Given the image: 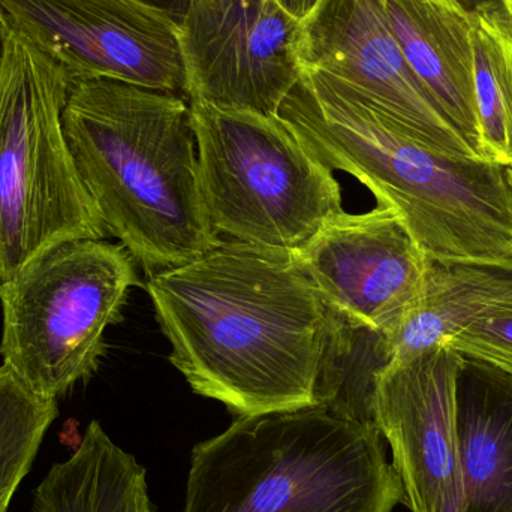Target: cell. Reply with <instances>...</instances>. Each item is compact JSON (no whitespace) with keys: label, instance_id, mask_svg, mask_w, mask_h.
Listing matches in <instances>:
<instances>
[{"label":"cell","instance_id":"obj_1","mask_svg":"<svg viewBox=\"0 0 512 512\" xmlns=\"http://www.w3.org/2000/svg\"><path fill=\"white\" fill-rule=\"evenodd\" d=\"M146 289L194 393L237 417L313 406L327 304L297 254L221 240Z\"/></svg>","mask_w":512,"mask_h":512},{"label":"cell","instance_id":"obj_2","mask_svg":"<svg viewBox=\"0 0 512 512\" xmlns=\"http://www.w3.org/2000/svg\"><path fill=\"white\" fill-rule=\"evenodd\" d=\"M277 117L330 171L360 180L438 264H511L508 167L418 140L354 87L303 69Z\"/></svg>","mask_w":512,"mask_h":512},{"label":"cell","instance_id":"obj_3","mask_svg":"<svg viewBox=\"0 0 512 512\" xmlns=\"http://www.w3.org/2000/svg\"><path fill=\"white\" fill-rule=\"evenodd\" d=\"M63 132L105 230L147 276L215 248L185 96L111 78L72 83Z\"/></svg>","mask_w":512,"mask_h":512},{"label":"cell","instance_id":"obj_4","mask_svg":"<svg viewBox=\"0 0 512 512\" xmlns=\"http://www.w3.org/2000/svg\"><path fill=\"white\" fill-rule=\"evenodd\" d=\"M378 427L318 406L237 417L192 451L183 512H393Z\"/></svg>","mask_w":512,"mask_h":512},{"label":"cell","instance_id":"obj_5","mask_svg":"<svg viewBox=\"0 0 512 512\" xmlns=\"http://www.w3.org/2000/svg\"><path fill=\"white\" fill-rule=\"evenodd\" d=\"M71 86L60 63L12 30L0 74L3 282L56 243L107 237L63 132Z\"/></svg>","mask_w":512,"mask_h":512},{"label":"cell","instance_id":"obj_6","mask_svg":"<svg viewBox=\"0 0 512 512\" xmlns=\"http://www.w3.org/2000/svg\"><path fill=\"white\" fill-rule=\"evenodd\" d=\"M189 105L201 189L219 239L297 254L345 212L333 171L306 152L282 119Z\"/></svg>","mask_w":512,"mask_h":512},{"label":"cell","instance_id":"obj_7","mask_svg":"<svg viewBox=\"0 0 512 512\" xmlns=\"http://www.w3.org/2000/svg\"><path fill=\"white\" fill-rule=\"evenodd\" d=\"M122 245L77 239L39 252L0 285V357L41 399L57 400L98 370L108 327L140 286Z\"/></svg>","mask_w":512,"mask_h":512},{"label":"cell","instance_id":"obj_8","mask_svg":"<svg viewBox=\"0 0 512 512\" xmlns=\"http://www.w3.org/2000/svg\"><path fill=\"white\" fill-rule=\"evenodd\" d=\"M14 32L65 68L72 83L111 78L186 96L174 15L152 0H0Z\"/></svg>","mask_w":512,"mask_h":512},{"label":"cell","instance_id":"obj_9","mask_svg":"<svg viewBox=\"0 0 512 512\" xmlns=\"http://www.w3.org/2000/svg\"><path fill=\"white\" fill-rule=\"evenodd\" d=\"M176 20L189 101L277 116L303 75L300 20L276 0H183Z\"/></svg>","mask_w":512,"mask_h":512},{"label":"cell","instance_id":"obj_10","mask_svg":"<svg viewBox=\"0 0 512 512\" xmlns=\"http://www.w3.org/2000/svg\"><path fill=\"white\" fill-rule=\"evenodd\" d=\"M300 59L363 93L427 146L481 159L406 62L384 0H319L301 20Z\"/></svg>","mask_w":512,"mask_h":512},{"label":"cell","instance_id":"obj_11","mask_svg":"<svg viewBox=\"0 0 512 512\" xmlns=\"http://www.w3.org/2000/svg\"><path fill=\"white\" fill-rule=\"evenodd\" d=\"M465 357L445 345L397 358L381 373L375 423L412 512H460L457 379Z\"/></svg>","mask_w":512,"mask_h":512},{"label":"cell","instance_id":"obj_12","mask_svg":"<svg viewBox=\"0 0 512 512\" xmlns=\"http://www.w3.org/2000/svg\"><path fill=\"white\" fill-rule=\"evenodd\" d=\"M297 256L328 306L384 334L420 297L430 264L399 215L382 204L334 216Z\"/></svg>","mask_w":512,"mask_h":512},{"label":"cell","instance_id":"obj_13","mask_svg":"<svg viewBox=\"0 0 512 512\" xmlns=\"http://www.w3.org/2000/svg\"><path fill=\"white\" fill-rule=\"evenodd\" d=\"M384 5L406 62L478 153L471 9L463 0H384Z\"/></svg>","mask_w":512,"mask_h":512},{"label":"cell","instance_id":"obj_14","mask_svg":"<svg viewBox=\"0 0 512 512\" xmlns=\"http://www.w3.org/2000/svg\"><path fill=\"white\" fill-rule=\"evenodd\" d=\"M460 512H512V376L466 358L457 379Z\"/></svg>","mask_w":512,"mask_h":512},{"label":"cell","instance_id":"obj_15","mask_svg":"<svg viewBox=\"0 0 512 512\" xmlns=\"http://www.w3.org/2000/svg\"><path fill=\"white\" fill-rule=\"evenodd\" d=\"M512 312L511 264L430 261L414 306L387 336L393 360L441 345L460 328Z\"/></svg>","mask_w":512,"mask_h":512},{"label":"cell","instance_id":"obj_16","mask_svg":"<svg viewBox=\"0 0 512 512\" xmlns=\"http://www.w3.org/2000/svg\"><path fill=\"white\" fill-rule=\"evenodd\" d=\"M27 512H155L146 471L92 421L68 460L56 463Z\"/></svg>","mask_w":512,"mask_h":512},{"label":"cell","instance_id":"obj_17","mask_svg":"<svg viewBox=\"0 0 512 512\" xmlns=\"http://www.w3.org/2000/svg\"><path fill=\"white\" fill-rule=\"evenodd\" d=\"M391 361L393 354L382 331L327 304L313 406L346 420L376 426V388Z\"/></svg>","mask_w":512,"mask_h":512},{"label":"cell","instance_id":"obj_18","mask_svg":"<svg viewBox=\"0 0 512 512\" xmlns=\"http://www.w3.org/2000/svg\"><path fill=\"white\" fill-rule=\"evenodd\" d=\"M471 11L478 155L510 167L512 24L498 2L478 3Z\"/></svg>","mask_w":512,"mask_h":512},{"label":"cell","instance_id":"obj_19","mask_svg":"<svg viewBox=\"0 0 512 512\" xmlns=\"http://www.w3.org/2000/svg\"><path fill=\"white\" fill-rule=\"evenodd\" d=\"M57 414V400L35 396L0 366V512H8Z\"/></svg>","mask_w":512,"mask_h":512},{"label":"cell","instance_id":"obj_20","mask_svg":"<svg viewBox=\"0 0 512 512\" xmlns=\"http://www.w3.org/2000/svg\"><path fill=\"white\" fill-rule=\"evenodd\" d=\"M441 345L512 376V312L472 322L448 336Z\"/></svg>","mask_w":512,"mask_h":512},{"label":"cell","instance_id":"obj_21","mask_svg":"<svg viewBox=\"0 0 512 512\" xmlns=\"http://www.w3.org/2000/svg\"><path fill=\"white\" fill-rule=\"evenodd\" d=\"M286 12L297 18V20H304L310 14L316 3L319 0H276Z\"/></svg>","mask_w":512,"mask_h":512},{"label":"cell","instance_id":"obj_22","mask_svg":"<svg viewBox=\"0 0 512 512\" xmlns=\"http://www.w3.org/2000/svg\"><path fill=\"white\" fill-rule=\"evenodd\" d=\"M12 29L9 26L8 18L0 6V74H2L3 62H5L6 44H8L9 35Z\"/></svg>","mask_w":512,"mask_h":512},{"label":"cell","instance_id":"obj_23","mask_svg":"<svg viewBox=\"0 0 512 512\" xmlns=\"http://www.w3.org/2000/svg\"><path fill=\"white\" fill-rule=\"evenodd\" d=\"M498 2L501 5L502 11L510 18L512 24V0H498Z\"/></svg>","mask_w":512,"mask_h":512},{"label":"cell","instance_id":"obj_24","mask_svg":"<svg viewBox=\"0 0 512 512\" xmlns=\"http://www.w3.org/2000/svg\"><path fill=\"white\" fill-rule=\"evenodd\" d=\"M484 2H498V0H475V5H478V3H484Z\"/></svg>","mask_w":512,"mask_h":512},{"label":"cell","instance_id":"obj_25","mask_svg":"<svg viewBox=\"0 0 512 512\" xmlns=\"http://www.w3.org/2000/svg\"><path fill=\"white\" fill-rule=\"evenodd\" d=\"M508 174H510V179L512 183V164L510 165V167H508Z\"/></svg>","mask_w":512,"mask_h":512},{"label":"cell","instance_id":"obj_26","mask_svg":"<svg viewBox=\"0 0 512 512\" xmlns=\"http://www.w3.org/2000/svg\"><path fill=\"white\" fill-rule=\"evenodd\" d=\"M2 282H3L2 276H0V285H2Z\"/></svg>","mask_w":512,"mask_h":512}]
</instances>
